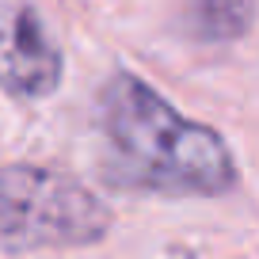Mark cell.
Returning a JSON list of instances; mask_svg holds the SVG:
<instances>
[{
	"mask_svg": "<svg viewBox=\"0 0 259 259\" xmlns=\"http://www.w3.org/2000/svg\"><path fill=\"white\" fill-rule=\"evenodd\" d=\"M114 183L160 198H218L233 191L236 160L206 122L179 114L141 76L114 73L96 103Z\"/></svg>",
	"mask_w": 259,
	"mask_h": 259,
	"instance_id": "6da1fadb",
	"label": "cell"
},
{
	"mask_svg": "<svg viewBox=\"0 0 259 259\" xmlns=\"http://www.w3.org/2000/svg\"><path fill=\"white\" fill-rule=\"evenodd\" d=\"M114 218L99 194L54 168H0V251L88 248L111 233Z\"/></svg>",
	"mask_w": 259,
	"mask_h": 259,
	"instance_id": "7a4b0ae2",
	"label": "cell"
},
{
	"mask_svg": "<svg viewBox=\"0 0 259 259\" xmlns=\"http://www.w3.org/2000/svg\"><path fill=\"white\" fill-rule=\"evenodd\" d=\"M61 73V50L34 4L0 0V88L16 99H42L57 92Z\"/></svg>",
	"mask_w": 259,
	"mask_h": 259,
	"instance_id": "3957f363",
	"label": "cell"
},
{
	"mask_svg": "<svg viewBox=\"0 0 259 259\" xmlns=\"http://www.w3.org/2000/svg\"><path fill=\"white\" fill-rule=\"evenodd\" d=\"M255 19V0H194L187 27L202 42H233Z\"/></svg>",
	"mask_w": 259,
	"mask_h": 259,
	"instance_id": "277c9868",
	"label": "cell"
}]
</instances>
